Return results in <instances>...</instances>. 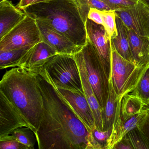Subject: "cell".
Here are the masks:
<instances>
[{
  "label": "cell",
  "mask_w": 149,
  "mask_h": 149,
  "mask_svg": "<svg viewBox=\"0 0 149 149\" xmlns=\"http://www.w3.org/2000/svg\"><path fill=\"white\" fill-rule=\"evenodd\" d=\"M37 80L43 98L42 118L36 136L39 149H86L89 132L59 95L42 69Z\"/></svg>",
  "instance_id": "1"
},
{
  "label": "cell",
  "mask_w": 149,
  "mask_h": 149,
  "mask_svg": "<svg viewBox=\"0 0 149 149\" xmlns=\"http://www.w3.org/2000/svg\"><path fill=\"white\" fill-rule=\"evenodd\" d=\"M37 74L19 67L6 71L0 81V91L19 111L36 136L43 113V98Z\"/></svg>",
  "instance_id": "2"
},
{
  "label": "cell",
  "mask_w": 149,
  "mask_h": 149,
  "mask_svg": "<svg viewBox=\"0 0 149 149\" xmlns=\"http://www.w3.org/2000/svg\"><path fill=\"white\" fill-rule=\"evenodd\" d=\"M26 15L44 22L65 35L77 46L87 42L85 22L76 0H49L23 9Z\"/></svg>",
  "instance_id": "3"
},
{
  "label": "cell",
  "mask_w": 149,
  "mask_h": 149,
  "mask_svg": "<svg viewBox=\"0 0 149 149\" xmlns=\"http://www.w3.org/2000/svg\"><path fill=\"white\" fill-rule=\"evenodd\" d=\"M43 68L57 87L83 91L79 68L74 55L57 54L48 61Z\"/></svg>",
  "instance_id": "4"
},
{
  "label": "cell",
  "mask_w": 149,
  "mask_h": 149,
  "mask_svg": "<svg viewBox=\"0 0 149 149\" xmlns=\"http://www.w3.org/2000/svg\"><path fill=\"white\" fill-rule=\"evenodd\" d=\"M110 81L120 99L133 91L146 67H139L124 59L111 45Z\"/></svg>",
  "instance_id": "5"
},
{
  "label": "cell",
  "mask_w": 149,
  "mask_h": 149,
  "mask_svg": "<svg viewBox=\"0 0 149 149\" xmlns=\"http://www.w3.org/2000/svg\"><path fill=\"white\" fill-rule=\"evenodd\" d=\"M90 84L101 107L103 109L109 97L110 80L107 77L99 56L94 47L87 42L80 50Z\"/></svg>",
  "instance_id": "6"
},
{
  "label": "cell",
  "mask_w": 149,
  "mask_h": 149,
  "mask_svg": "<svg viewBox=\"0 0 149 149\" xmlns=\"http://www.w3.org/2000/svg\"><path fill=\"white\" fill-rule=\"evenodd\" d=\"M41 41L36 20L27 15L22 21L0 40V51L33 46Z\"/></svg>",
  "instance_id": "7"
},
{
  "label": "cell",
  "mask_w": 149,
  "mask_h": 149,
  "mask_svg": "<svg viewBox=\"0 0 149 149\" xmlns=\"http://www.w3.org/2000/svg\"><path fill=\"white\" fill-rule=\"evenodd\" d=\"M42 70L56 92L85 125L88 132H90L91 130L96 128L94 115L84 91L57 87L54 84L47 71L43 68Z\"/></svg>",
  "instance_id": "8"
},
{
  "label": "cell",
  "mask_w": 149,
  "mask_h": 149,
  "mask_svg": "<svg viewBox=\"0 0 149 149\" xmlns=\"http://www.w3.org/2000/svg\"><path fill=\"white\" fill-rule=\"evenodd\" d=\"M85 26L87 39L95 49L110 80L111 73V48L109 36L103 25L97 24L89 19H87Z\"/></svg>",
  "instance_id": "9"
},
{
  "label": "cell",
  "mask_w": 149,
  "mask_h": 149,
  "mask_svg": "<svg viewBox=\"0 0 149 149\" xmlns=\"http://www.w3.org/2000/svg\"><path fill=\"white\" fill-rule=\"evenodd\" d=\"M114 11L127 27L139 35L149 38V4L144 0L128 8Z\"/></svg>",
  "instance_id": "10"
},
{
  "label": "cell",
  "mask_w": 149,
  "mask_h": 149,
  "mask_svg": "<svg viewBox=\"0 0 149 149\" xmlns=\"http://www.w3.org/2000/svg\"><path fill=\"white\" fill-rule=\"evenodd\" d=\"M31 127L13 103L0 91V138L17 128Z\"/></svg>",
  "instance_id": "11"
},
{
  "label": "cell",
  "mask_w": 149,
  "mask_h": 149,
  "mask_svg": "<svg viewBox=\"0 0 149 149\" xmlns=\"http://www.w3.org/2000/svg\"><path fill=\"white\" fill-rule=\"evenodd\" d=\"M58 54L55 49L45 42H38L32 47L22 57L16 67L29 72L39 74L46 63Z\"/></svg>",
  "instance_id": "12"
},
{
  "label": "cell",
  "mask_w": 149,
  "mask_h": 149,
  "mask_svg": "<svg viewBox=\"0 0 149 149\" xmlns=\"http://www.w3.org/2000/svg\"><path fill=\"white\" fill-rule=\"evenodd\" d=\"M36 20L40 33L42 41L51 46L58 54L74 55L81 49L82 47L74 44L62 33L42 21Z\"/></svg>",
  "instance_id": "13"
},
{
  "label": "cell",
  "mask_w": 149,
  "mask_h": 149,
  "mask_svg": "<svg viewBox=\"0 0 149 149\" xmlns=\"http://www.w3.org/2000/svg\"><path fill=\"white\" fill-rule=\"evenodd\" d=\"M147 113L146 111L143 110L142 112L133 116H123L121 113V102L118 108L108 149H112L115 144L129 131L138 126L145 118Z\"/></svg>",
  "instance_id": "14"
},
{
  "label": "cell",
  "mask_w": 149,
  "mask_h": 149,
  "mask_svg": "<svg viewBox=\"0 0 149 149\" xmlns=\"http://www.w3.org/2000/svg\"><path fill=\"white\" fill-rule=\"evenodd\" d=\"M80 50L74 55V57L79 68L84 93L94 115L96 128L100 130L103 131V127L102 119L103 109L99 104L89 81L86 67Z\"/></svg>",
  "instance_id": "15"
},
{
  "label": "cell",
  "mask_w": 149,
  "mask_h": 149,
  "mask_svg": "<svg viewBox=\"0 0 149 149\" xmlns=\"http://www.w3.org/2000/svg\"><path fill=\"white\" fill-rule=\"evenodd\" d=\"M26 15L8 0L0 2V40L22 21Z\"/></svg>",
  "instance_id": "16"
},
{
  "label": "cell",
  "mask_w": 149,
  "mask_h": 149,
  "mask_svg": "<svg viewBox=\"0 0 149 149\" xmlns=\"http://www.w3.org/2000/svg\"><path fill=\"white\" fill-rule=\"evenodd\" d=\"M116 20L117 33L111 36V45L122 57L135 63L130 45L129 28L116 15Z\"/></svg>",
  "instance_id": "17"
},
{
  "label": "cell",
  "mask_w": 149,
  "mask_h": 149,
  "mask_svg": "<svg viewBox=\"0 0 149 149\" xmlns=\"http://www.w3.org/2000/svg\"><path fill=\"white\" fill-rule=\"evenodd\" d=\"M129 36L135 64L146 67L149 64V38L139 35L129 28Z\"/></svg>",
  "instance_id": "18"
},
{
  "label": "cell",
  "mask_w": 149,
  "mask_h": 149,
  "mask_svg": "<svg viewBox=\"0 0 149 149\" xmlns=\"http://www.w3.org/2000/svg\"><path fill=\"white\" fill-rule=\"evenodd\" d=\"M122 100L116 94L112 84L110 80V88L109 97L105 107L102 111L103 131L112 129L116 118L118 108Z\"/></svg>",
  "instance_id": "19"
},
{
  "label": "cell",
  "mask_w": 149,
  "mask_h": 149,
  "mask_svg": "<svg viewBox=\"0 0 149 149\" xmlns=\"http://www.w3.org/2000/svg\"><path fill=\"white\" fill-rule=\"evenodd\" d=\"M112 129L102 131L94 128L89 132L86 149H108Z\"/></svg>",
  "instance_id": "20"
},
{
  "label": "cell",
  "mask_w": 149,
  "mask_h": 149,
  "mask_svg": "<svg viewBox=\"0 0 149 149\" xmlns=\"http://www.w3.org/2000/svg\"><path fill=\"white\" fill-rule=\"evenodd\" d=\"M32 47L27 46L7 51H0V69L16 68L19 62Z\"/></svg>",
  "instance_id": "21"
},
{
  "label": "cell",
  "mask_w": 149,
  "mask_h": 149,
  "mask_svg": "<svg viewBox=\"0 0 149 149\" xmlns=\"http://www.w3.org/2000/svg\"><path fill=\"white\" fill-rule=\"evenodd\" d=\"M144 104L139 98L132 94L125 95L121 101V113L132 116L142 112Z\"/></svg>",
  "instance_id": "22"
},
{
  "label": "cell",
  "mask_w": 149,
  "mask_h": 149,
  "mask_svg": "<svg viewBox=\"0 0 149 149\" xmlns=\"http://www.w3.org/2000/svg\"><path fill=\"white\" fill-rule=\"evenodd\" d=\"M132 94L139 98L145 105L149 104V64L146 66Z\"/></svg>",
  "instance_id": "23"
},
{
  "label": "cell",
  "mask_w": 149,
  "mask_h": 149,
  "mask_svg": "<svg viewBox=\"0 0 149 149\" xmlns=\"http://www.w3.org/2000/svg\"><path fill=\"white\" fill-rule=\"evenodd\" d=\"M10 135L26 147L27 149H34L36 136L32 129L27 127H20L13 131Z\"/></svg>",
  "instance_id": "24"
},
{
  "label": "cell",
  "mask_w": 149,
  "mask_h": 149,
  "mask_svg": "<svg viewBox=\"0 0 149 149\" xmlns=\"http://www.w3.org/2000/svg\"><path fill=\"white\" fill-rule=\"evenodd\" d=\"M81 15L86 22L90 8H95L101 11H110V8L101 0H76ZM113 11V10H112Z\"/></svg>",
  "instance_id": "25"
},
{
  "label": "cell",
  "mask_w": 149,
  "mask_h": 149,
  "mask_svg": "<svg viewBox=\"0 0 149 149\" xmlns=\"http://www.w3.org/2000/svg\"><path fill=\"white\" fill-rule=\"evenodd\" d=\"M126 135L134 149H149V141L138 126L129 131Z\"/></svg>",
  "instance_id": "26"
},
{
  "label": "cell",
  "mask_w": 149,
  "mask_h": 149,
  "mask_svg": "<svg viewBox=\"0 0 149 149\" xmlns=\"http://www.w3.org/2000/svg\"><path fill=\"white\" fill-rule=\"evenodd\" d=\"M101 14L103 21V26L111 39L112 36L117 33L115 11H101Z\"/></svg>",
  "instance_id": "27"
},
{
  "label": "cell",
  "mask_w": 149,
  "mask_h": 149,
  "mask_svg": "<svg viewBox=\"0 0 149 149\" xmlns=\"http://www.w3.org/2000/svg\"><path fill=\"white\" fill-rule=\"evenodd\" d=\"M107 4L111 10L125 9L132 6L141 0H101Z\"/></svg>",
  "instance_id": "28"
},
{
  "label": "cell",
  "mask_w": 149,
  "mask_h": 149,
  "mask_svg": "<svg viewBox=\"0 0 149 149\" xmlns=\"http://www.w3.org/2000/svg\"><path fill=\"white\" fill-rule=\"evenodd\" d=\"M1 149H27L23 144L14 138L11 135L0 138Z\"/></svg>",
  "instance_id": "29"
},
{
  "label": "cell",
  "mask_w": 149,
  "mask_h": 149,
  "mask_svg": "<svg viewBox=\"0 0 149 149\" xmlns=\"http://www.w3.org/2000/svg\"><path fill=\"white\" fill-rule=\"evenodd\" d=\"M88 19L91 20L97 24L104 25L101 11L100 10L95 8H90L88 15Z\"/></svg>",
  "instance_id": "30"
},
{
  "label": "cell",
  "mask_w": 149,
  "mask_h": 149,
  "mask_svg": "<svg viewBox=\"0 0 149 149\" xmlns=\"http://www.w3.org/2000/svg\"><path fill=\"white\" fill-rule=\"evenodd\" d=\"M112 149H134V148L130 139L125 135L115 144Z\"/></svg>",
  "instance_id": "31"
},
{
  "label": "cell",
  "mask_w": 149,
  "mask_h": 149,
  "mask_svg": "<svg viewBox=\"0 0 149 149\" xmlns=\"http://www.w3.org/2000/svg\"><path fill=\"white\" fill-rule=\"evenodd\" d=\"M143 122L138 127L142 131L149 141V111Z\"/></svg>",
  "instance_id": "32"
},
{
  "label": "cell",
  "mask_w": 149,
  "mask_h": 149,
  "mask_svg": "<svg viewBox=\"0 0 149 149\" xmlns=\"http://www.w3.org/2000/svg\"><path fill=\"white\" fill-rule=\"evenodd\" d=\"M48 1L49 0H20L18 5V8L19 9L23 10L26 8L31 5H34L40 2Z\"/></svg>",
  "instance_id": "33"
},
{
  "label": "cell",
  "mask_w": 149,
  "mask_h": 149,
  "mask_svg": "<svg viewBox=\"0 0 149 149\" xmlns=\"http://www.w3.org/2000/svg\"><path fill=\"white\" fill-rule=\"evenodd\" d=\"M143 110L146 111H149V104L147 105H144Z\"/></svg>",
  "instance_id": "34"
},
{
  "label": "cell",
  "mask_w": 149,
  "mask_h": 149,
  "mask_svg": "<svg viewBox=\"0 0 149 149\" xmlns=\"http://www.w3.org/2000/svg\"><path fill=\"white\" fill-rule=\"evenodd\" d=\"M144 1L149 4V0H144Z\"/></svg>",
  "instance_id": "35"
},
{
  "label": "cell",
  "mask_w": 149,
  "mask_h": 149,
  "mask_svg": "<svg viewBox=\"0 0 149 149\" xmlns=\"http://www.w3.org/2000/svg\"><path fill=\"white\" fill-rule=\"evenodd\" d=\"M4 0H0V2H2V1H4Z\"/></svg>",
  "instance_id": "36"
}]
</instances>
